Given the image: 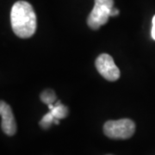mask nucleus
Returning <instances> with one entry per match:
<instances>
[{"label":"nucleus","instance_id":"6","mask_svg":"<svg viewBox=\"0 0 155 155\" xmlns=\"http://www.w3.org/2000/svg\"><path fill=\"white\" fill-rule=\"evenodd\" d=\"M50 112L53 114V116L55 117L56 119H62L67 117L68 115V109L66 106L62 105L61 103H57L55 106L53 107V109L50 110Z\"/></svg>","mask_w":155,"mask_h":155},{"label":"nucleus","instance_id":"5","mask_svg":"<svg viewBox=\"0 0 155 155\" xmlns=\"http://www.w3.org/2000/svg\"><path fill=\"white\" fill-rule=\"evenodd\" d=\"M0 114L2 117V122H1L2 130L9 136L14 135L17 132L16 120L11 106L7 104L4 101H1L0 103Z\"/></svg>","mask_w":155,"mask_h":155},{"label":"nucleus","instance_id":"1","mask_svg":"<svg viewBox=\"0 0 155 155\" xmlns=\"http://www.w3.org/2000/svg\"><path fill=\"white\" fill-rule=\"evenodd\" d=\"M11 27L20 38H29L36 30V15L33 7L25 1L16 2L11 12Z\"/></svg>","mask_w":155,"mask_h":155},{"label":"nucleus","instance_id":"2","mask_svg":"<svg viewBox=\"0 0 155 155\" xmlns=\"http://www.w3.org/2000/svg\"><path fill=\"white\" fill-rule=\"evenodd\" d=\"M114 8V0H95V6L87 18V24L91 29L97 30L108 22L111 11Z\"/></svg>","mask_w":155,"mask_h":155},{"label":"nucleus","instance_id":"4","mask_svg":"<svg viewBox=\"0 0 155 155\" xmlns=\"http://www.w3.org/2000/svg\"><path fill=\"white\" fill-rule=\"evenodd\" d=\"M97 72L109 81H116L121 75L119 68L116 67L113 58L108 54H100L95 62Z\"/></svg>","mask_w":155,"mask_h":155},{"label":"nucleus","instance_id":"7","mask_svg":"<svg viewBox=\"0 0 155 155\" xmlns=\"http://www.w3.org/2000/svg\"><path fill=\"white\" fill-rule=\"evenodd\" d=\"M55 98L56 97L54 92L53 91H51V90L45 91L42 92V94L41 95V101L43 103H45V104H48V105L52 104L54 102Z\"/></svg>","mask_w":155,"mask_h":155},{"label":"nucleus","instance_id":"10","mask_svg":"<svg viewBox=\"0 0 155 155\" xmlns=\"http://www.w3.org/2000/svg\"><path fill=\"white\" fill-rule=\"evenodd\" d=\"M119 14V11L116 9V8H113V10L111 11V14H110V17H116Z\"/></svg>","mask_w":155,"mask_h":155},{"label":"nucleus","instance_id":"8","mask_svg":"<svg viewBox=\"0 0 155 155\" xmlns=\"http://www.w3.org/2000/svg\"><path fill=\"white\" fill-rule=\"evenodd\" d=\"M55 119L56 118L53 116V114L51 112H49V113H48L47 115H45L42 117L41 121L40 122V125H41V127H43V128H48L51 126V124L53 122H54Z\"/></svg>","mask_w":155,"mask_h":155},{"label":"nucleus","instance_id":"9","mask_svg":"<svg viewBox=\"0 0 155 155\" xmlns=\"http://www.w3.org/2000/svg\"><path fill=\"white\" fill-rule=\"evenodd\" d=\"M152 37L153 40H155V15L154 17H153V27H152Z\"/></svg>","mask_w":155,"mask_h":155},{"label":"nucleus","instance_id":"3","mask_svg":"<svg viewBox=\"0 0 155 155\" xmlns=\"http://www.w3.org/2000/svg\"><path fill=\"white\" fill-rule=\"evenodd\" d=\"M104 132L109 138L126 140L134 134L135 124L130 119L108 121L104 126Z\"/></svg>","mask_w":155,"mask_h":155}]
</instances>
